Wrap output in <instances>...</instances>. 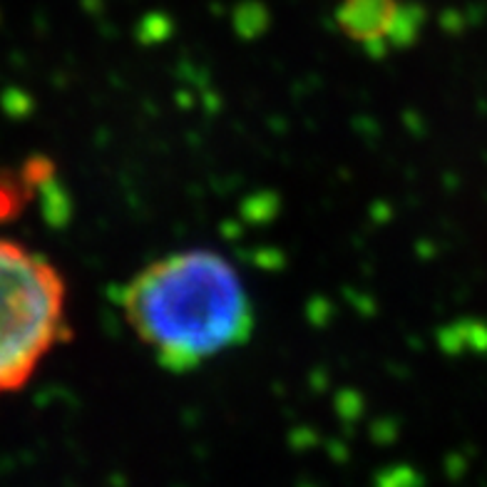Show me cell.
I'll list each match as a JSON object with an SVG mask.
<instances>
[{"label": "cell", "instance_id": "obj_3", "mask_svg": "<svg viewBox=\"0 0 487 487\" xmlns=\"http://www.w3.org/2000/svg\"><path fill=\"white\" fill-rule=\"evenodd\" d=\"M410 10L398 0H343L336 13L341 30L358 45L376 48L400 38V30L408 25Z\"/></svg>", "mask_w": 487, "mask_h": 487}, {"label": "cell", "instance_id": "obj_1", "mask_svg": "<svg viewBox=\"0 0 487 487\" xmlns=\"http://www.w3.org/2000/svg\"><path fill=\"white\" fill-rule=\"evenodd\" d=\"M122 316L139 343L169 370H192L253 331V309L229 259L209 249L147 263L122 289Z\"/></svg>", "mask_w": 487, "mask_h": 487}, {"label": "cell", "instance_id": "obj_2", "mask_svg": "<svg viewBox=\"0 0 487 487\" xmlns=\"http://www.w3.org/2000/svg\"><path fill=\"white\" fill-rule=\"evenodd\" d=\"M68 329V286L58 269L0 239V396L23 388Z\"/></svg>", "mask_w": 487, "mask_h": 487}]
</instances>
